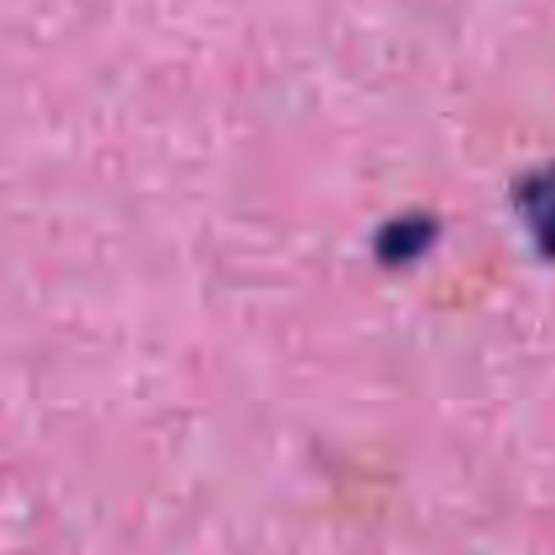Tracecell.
Returning <instances> with one entry per match:
<instances>
[{"instance_id": "1", "label": "cell", "mask_w": 555, "mask_h": 555, "mask_svg": "<svg viewBox=\"0 0 555 555\" xmlns=\"http://www.w3.org/2000/svg\"><path fill=\"white\" fill-rule=\"evenodd\" d=\"M517 202L544 254L555 256V169L526 178L517 191Z\"/></svg>"}, {"instance_id": "2", "label": "cell", "mask_w": 555, "mask_h": 555, "mask_svg": "<svg viewBox=\"0 0 555 555\" xmlns=\"http://www.w3.org/2000/svg\"><path fill=\"white\" fill-rule=\"evenodd\" d=\"M436 234L434 218L428 216H405L389 223L376 240L378 259L387 264H403V261L414 259L423 254L430 245Z\"/></svg>"}]
</instances>
